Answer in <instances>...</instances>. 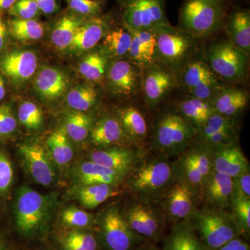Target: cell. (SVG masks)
Returning <instances> with one entry per match:
<instances>
[{"label": "cell", "instance_id": "bcb514c9", "mask_svg": "<svg viewBox=\"0 0 250 250\" xmlns=\"http://www.w3.org/2000/svg\"><path fill=\"white\" fill-rule=\"evenodd\" d=\"M17 128V121L8 105L0 106V139L10 136Z\"/></svg>", "mask_w": 250, "mask_h": 250}, {"label": "cell", "instance_id": "d6986e66", "mask_svg": "<svg viewBox=\"0 0 250 250\" xmlns=\"http://www.w3.org/2000/svg\"><path fill=\"white\" fill-rule=\"evenodd\" d=\"M107 78L110 88L117 95L129 96L139 88V73L134 65L127 61L113 62L108 67Z\"/></svg>", "mask_w": 250, "mask_h": 250}, {"label": "cell", "instance_id": "836d02e7", "mask_svg": "<svg viewBox=\"0 0 250 250\" xmlns=\"http://www.w3.org/2000/svg\"><path fill=\"white\" fill-rule=\"evenodd\" d=\"M10 33L15 39L21 41H38L44 34L42 23L37 20H22L13 18L9 22Z\"/></svg>", "mask_w": 250, "mask_h": 250}, {"label": "cell", "instance_id": "ee69618b", "mask_svg": "<svg viewBox=\"0 0 250 250\" xmlns=\"http://www.w3.org/2000/svg\"><path fill=\"white\" fill-rule=\"evenodd\" d=\"M40 10L34 0H18L9 9V13L14 18L22 20L36 19L40 14Z\"/></svg>", "mask_w": 250, "mask_h": 250}, {"label": "cell", "instance_id": "8fae6325", "mask_svg": "<svg viewBox=\"0 0 250 250\" xmlns=\"http://www.w3.org/2000/svg\"><path fill=\"white\" fill-rule=\"evenodd\" d=\"M210 69L229 82H238L246 75L248 56L229 41L210 46L207 53Z\"/></svg>", "mask_w": 250, "mask_h": 250}, {"label": "cell", "instance_id": "f907efd6", "mask_svg": "<svg viewBox=\"0 0 250 250\" xmlns=\"http://www.w3.org/2000/svg\"><path fill=\"white\" fill-rule=\"evenodd\" d=\"M8 27L6 23L0 18V52L4 49L7 37Z\"/></svg>", "mask_w": 250, "mask_h": 250}, {"label": "cell", "instance_id": "60d3db41", "mask_svg": "<svg viewBox=\"0 0 250 250\" xmlns=\"http://www.w3.org/2000/svg\"><path fill=\"white\" fill-rule=\"evenodd\" d=\"M18 119L21 124L31 130L40 129L43 124V115L36 104L25 102L18 111Z\"/></svg>", "mask_w": 250, "mask_h": 250}, {"label": "cell", "instance_id": "681fc988", "mask_svg": "<svg viewBox=\"0 0 250 250\" xmlns=\"http://www.w3.org/2000/svg\"><path fill=\"white\" fill-rule=\"evenodd\" d=\"M215 250H250V248L246 241L238 237Z\"/></svg>", "mask_w": 250, "mask_h": 250}, {"label": "cell", "instance_id": "d6a6232c", "mask_svg": "<svg viewBox=\"0 0 250 250\" xmlns=\"http://www.w3.org/2000/svg\"><path fill=\"white\" fill-rule=\"evenodd\" d=\"M47 146L54 161L59 165H67L73 158V149L64 129L54 131L49 136Z\"/></svg>", "mask_w": 250, "mask_h": 250}, {"label": "cell", "instance_id": "cb8c5ba5", "mask_svg": "<svg viewBox=\"0 0 250 250\" xmlns=\"http://www.w3.org/2000/svg\"><path fill=\"white\" fill-rule=\"evenodd\" d=\"M227 34L229 41L247 56L250 52V13L241 9L230 15L227 21Z\"/></svg>", "mask_w": 250, "mask_h": 250}, {"label": "cell", "instance_id": "8d00e7d4", "mask_svg": "<svg viewBox=\"0 0 250 250\" xmlns=\"http://www.w3.org/2000/svg\"><path fill=\"white\" fill-rule=\"evenodd\" d=\"M92 116L84 112L76 111L66 117L64 130L76 142L84 141L92 128Z\"/></svg>", "mask_w": 250, "mask_h": 250}, {"label": "cell", "instance_id": "ba28073f", "mask_svg": "<svg viewBox=\"0 0 250 250\" xmlns=\"http://www.w3.org/2000/svg\"><path fill=\"white\" fill-rule=\"evenodd\" d=\"M121 5L128 30L155 31L170 25L166 17L165 0H122Z\"/></svg>", "mask_w": 250, "mask_h": 250}, {"label": "cell", "instance_id": "f35d334b", "mask_svg": "<svg viewBox=\"0 0 250 250\" xmlns=\"http://www.w3.org/2000/svg\"><path fill=\"white\" fill-rule=\"evenodd\" d=\"M214 74L207 64L202 62L190 63L184 74V81L187 88L191 92L207 81L215 78Z\"/></svg>", "mask_w": 250, "mask_h": 250}, {"label": "cell", "instance_id": "db71d44e", "mask_svg": "<svg viewBox=\"0 0 250 250\" xmlns=\"http://www.w3.org/2000/svg\"><path fill=\"white\" fill-rule=\"evenodd\" d=\"M6 90H5L4 82L2 77L0 76V101L4 98Z\"/></svg>", "mask_w": 250, "mask_h": 250}, {"label": "cell", "instance_id": "484cf974", "mask_svg": "<svg viewBox=\"0 0 250 250\" xmlns=\"http://www.w3.org/2000/svg\"><path fill=\"white\" fill-rule=\"evenodd\" d=\"M248 103V95L246 92L232 88L219 90L210 101L214 113L230 118L241 113L246 107Z\"/></svg>", "mask_w": 250, "mask_h": 250}, {"label": "cell", "instance_id": "7bdbcfd3", "mask_svg": "<svg viewBox=\"0 0 250 250\" xmlns=\"http://www.w3.org/2000/svg\"><path fill=\"white\" fill-rule=\"evenodd\" d=\"M69 9L74 14L85 18L98 16L101 13L103 0H65Z\"/></svg>", "mask_w": 250, "mask_h": 250}, {"label": "cell", "instance_id": "f6af8a7d", "mask_svg": "<svg viewBox=\"0 0 250 250\" xmlns=\"http://www.w3.org/2000/svg\"><path fill=\"white\" fill-rule=\"evenodd\" d=\"M236 200H250V169L232 178V201Z\"/></svg>", "mask_w": 250, "mask_h": 250}, {"label": "cell", "instance_id": "7402d4cb", "mask_svg": "<svg viewBox=\"0 0 250 250\" xmlns=\"http://www.w3.org/2000/svg\"><path fill=\"white\" fill-rule=\"evenodd\" d=\"M161 250H206L189 220L172 224Z\"/></svg>", "mask_w": 250, "mask_h": 250}, {"label": "cell", "instance_id": "4316f807", "mask_svg": "<svg viewBox=\"0 0 250 250\" xmlns=\"http://www.w3.org/2000/svg\"><path fill=\"white\" fill-rule=\"evenodd\" d=\"M88 18L70 13L62 15L54 24L51 41L56 48L64 50L71 45L77 29Z\"/></svg>", "mask_w": 250, "mask_h": 250}, {"label": "cell", "instance_id": "6da1fadb", "mask_svg": "<svg viewBox=\"0 0 250 250\" xmlns=\"http://www.w3.org/2000/svg\"><path fill=\"white\" fill-rule=\"evenodd\" d=\"M174 181L169 158L147 150L129 171L123 184L134 198L158 204Z\"/></svg>", "mask_w": 250, "mask_h": 250}, {"label": "cell", "instance_id": "7a4b0ae2", "mask_svg": "<svg viewBox=\"0 0 250 250\" xmlns=\"http://www.w3.org/2000/svg\"><path fill=\"white\" fill-rule=\"evenodd\" d=\"M197 129L178 113H162L154 125L149 142L151 152L166 157H177L196 138Z\"/></svg>", "mask_w": 250, "mask_h": 250}, {"label": "cell", "instance_id": "7c38bea8", "mask_svg": "<svg viewBox=\"0 0 250 250\" xmlns=\"http://www.w3.org/2000/svg\"><path fill=\"white\" fill-rule=\"evenodd\" d=\"M156 36L155 55L163 62L176 64L187 57L192 49L191 36L166 26L154 31Z\"/></svg>", "mask_w": 250, "mask_h": 250}, {"label": "cell", "instance_id": "9c48e42d", "mask_svg": "<svg viewBox=\"0 0 250 250\" xmlns=\"http://www.w3.org/2000/svg\"><path fill=\"white\" fill-rule=\"evenodd\" d=\"M98 223L99 241L106 250H134L147 242L129 228L121 210L116 207L108 208Z\"/></svg>", "mask_w": 250, "mask_h": 250}, {"label": "cell", "instance_id": "2e32d148", "mask_svg": "<svg viewBox=\"0 0 250 250\" xmlns=\"http://www.w3.org/2000/svg\"><path fill=\"white\" fill-rule=\"evenodd\" d=\"M213 170L234 178L250 170V164L238 143L218 146L212 153Z\"/></svg>", "mask_w": 250, "mask_h": 250}, {"label": "cell", "instance_id": "d4e9b609", "mask_svg": "<svg viewBox=\"0 0 250 250\" xmlns=\"http://www.w3.org/2000/svg\"><path fill=\"white\" fill-rule=\"evenodd\" d=\"M118 121L122 125L125 134L136 146L144 147L148 136V126L144 116L135 107L123 108L118 112Z\"/></svg>", "mask_w": 250, "mask_h": 250}, {"label": "cell", "instance_id": "ab89813d", "mask_svg": "<svg viewBox=\"0 0 250 250\" xmlns=\"http://www.w3.org/2000/svg\"><path fill=\"white\" fill-rule=\"evenodd\" d=\"M61 220L67 229L90 230L89 228L95 223L93 215L77 208H69L64 210Z\"/></svg>", "mask_w": 250, "mask_h": 250}, {"label": "cell", "instance_id": "1f68e13d", "mask_svg": "<svg viewBox=\"0 0 250 250\" xmlns=\"http://www.w3.org/2000/svg\"><path fill=\"white\" fill-rule=\"evenodd\" d=\"M108 57L106 52H91L82 59L80 64V72L85 80L100 82L107 70Z\"/></svg>", "mask_w": 250, "mask_h": 250}, {"label": "cell", "instance_id": "74e56055", "mask_svg": "<svg viewBox=\"0 0 250 250\" xmlns=\"http://www.w3.org/2000/svg\"><path fill=\"white\" fill-rule=\"evenodd\" d=\"M237 128L236 120L234 118H230L222 116L218 113H213L208 118L205 124L197 130L195 141H202L211 135L221 132L225 130L232 129Z\"/></svg>", "mask_w": 250, "mask_h": 250}, {"label": "cell", "instance_id": "52a82bcc", "mask_svg": "<svg viewBox=\"0 0 250 250\" xmlns=\"http://www.w3.org/2000/svg\"><path fill=\"white\" fill-rule=\"evenodd\" d=\"M121 213L129 228L146 241H158L164 234L167 222L158 204L134 198Z\"/></svg>", "mask_w": 250, "mask_h": 250}, {"label": "cell", "instance_id": "9a60e30c", "mask_svg": "<svg viewBox=\"0 0 250 250\" xmlns=\"http://www.w3.org/2000/svg\"><path fill=\"white\" fill-rule=\"evenodd\" d=\"M200 207L231 211L232 178L212 170L201 190Z\"/></svg>", "mask_w": 250, "mask_h": 250}, {"label": "cell", "instance_id": "3957f363", "mask_svg": "<svg viewBox=\"0 0 250 250\" xmlns=\"http://www.w3.org/2000/svg\"><path fill=\"white\" fill-rule=\"evenodd\" d=\"M206 250H215L242 233L231 211L200 207L188 220Z\"/></svg>", "mask_w": 250, "mask_h": 250}, {"label": "cell", "instance_id": "ac0fdd59", "mask_svg": "<svg viewBox=\"0 0 250 250\" xmlns=\"http://www.w3.org/2000/svg\"><path fill=\"white\" fill-rule=\"evenodd\" d=\"M38 65L36 54L31 50H16L0 59V70L16 82H25L35 73Z\"/></svg>", "mask_w": 250, "mask_h": 250}, {"label": "cell", "instance_id": "f1b7e54d", "mask_svg": "<svg viewBox=\"0 0 250 250\" xmlns=\"http://www.w3.org/2000/svg\"><path fill=\"white\" fill-rule=\"evenodd\" d=\"M59 250H99L98 234L92 230L67 229L57 238Z\"/></svg>", "mask_w": 250, "mask_h": 250}, {"label": "cell", "instance_id": "f546056e", "mask_svg": "<svg viewBox=\"0 0 250 250\" xmlns=\"http://www.w3.org/2000/svg\"><path fill=\"white\" fill-rule=\"evenodd\" d=\"M178 113L197 130L214 113L210 102L192 98L179 104Z\"/></svg>", "mask_w": 250, "mask_h": 250}, {"label": "cell", "instance_id": "4dcf8cb0", "mask_svg": "<svg viewBox=\"0 0 250 250\" xmlns=\"http://www.w3.org/2000/svg\"><path fill=\"white\" fill-rule=\"evenodd\" d=\"M119 194L118 187L108 184L83 186L79 192V200L85 208L92 209Z\"/></svg>", "mask_w": 250, "mask_h": 250}, {"label": "cell", "instance_id": "d590c367", "mask_svg": "<svg viewBox=\"0 0 250 250\" xmlns=\"http://www.w3.org/2000/svg\"><path fill=\"white\" fill-rule=\"evenodd\" d=\"M98 92L90 85H78L67 93L68 106L77 111L84 112L93 107L98 101Z\"/></svg>", "mask_w": 250, "mask_h": 250}, {"label": "cell", "instance_id": "5b68a950", "mask_svg": "<svg viewBox=\"0 0 250 250\" xmlns=\"http://www.w3.org/2000/svg\"><path fill=\"white\" fill-rule=\"evenodd\" d=\"M226 0H186L179 22L184 32L195 37L210 35L225 21Z\"/></svg>", "mask_w": 250, "mask_h": 250}, {"label": "cell", "instance_id": "c3c4849f", "mask_svg": "<svg viewBox=\"0 0 250 250\" xmlns=\"http://www.w3.org/2000/svg\"><path fill=\"white\" fill-rule=\"evenodd\" d=\"M41 13L45 15H52L59 9L57 0H34Z\"/></svg>", "mask_w": 250, "mask_h": 250}, {"label": "cell", "instance_id": "e575fe53", "mask_svg": "<svg viewBox=\"0 0 250 250\" xmlns=\"http://www.w3.org/2000/svg\"><path fill=\"white\" fill-rule=\"evenodd\" d=\"M132 36L128 29L122 28L108 31L104 36L103 45L107 55L121 57L128 54Z\"/></svg>", "mask_w": 250, "mask_h": 250}, {"label": "cell", "instance_id": "b9f144b4", "mask_svg": "<svg viewBox=\"0 0 250 250\" xmlns=\"http://www.w3.org/2000/svg\"><path fill=\"white\" fill-rule=\"evenodd\" d=\"M231 212L241 229L242 235L249 236L250 200H233L231 202Z\"/></svg>", "mask_w": 250, "mask_h": 250}, {"label": "cell", "instance_id": "7dc6e473", "mask_svg": "<svg viewBox=\"0 0 250 250\" xmlns=\"http://www.w3.org/2000/svg\"><path fill=\"white\" fill-rule=\"evenodd\" d=\"M14 180V170L9 158L0 152V194L7 192Z\"/></svg>", "mask_w": 250, "mask_h": 250}, {"label": "cell", "instance_id": "83f0119b", "mask_svg": "<svg viewBox=\"0 0 250 250\" xmlns=\"http://www.w3.org/2000/svg\"><path fill=\"white\" fill-rule=\"evenodd\" d=\"M92 142L103 148L121 142L125 133L118 118L106 116L102 118L90 129Z\"/></svg>", "mask_w": 250, "mask_h": 250}, {"label": "cell", "instance_id": "30bf717a", "mask_svg": "<svg viewBox=\"0 0 250 250\" xmlns=\"http://www.w3.org/2000/svg\"><path fill=\"white\" fill-rule=\"evenodd\" d=\"M200 192L185 182L174 181L161 197L159 205L167 223L190 220L201 204Z\"/></svg>", "mask_w": 250, "mask_h": 250}, {"label": "cell", "instance_id": "816d5d0a", "mask_svg": "<svg viewBox=\"0 0 250 250\" xmlns=\"http://www.w3.org/2000/svg\"><path fill=\"white\" fill-rule=\"evenodd\" d=\"M18 0H0V10H9Z\"/></svg>", "mask_w": 250, "mask_h": 250}, {"label": "cell", "instance_id": "11a10c76", "mask_svg": "<svg viewBox=\"0 0 250 250\" xmlns=\"http://www.w3.org/2000/svg\"><path fill=\"white\" fill-rule=\"evenodd\" d=\"M0 250H9L5 244L4 242L1 238H0Z\"/></svg>", "mask_w": 250, "mask_h": 250}, {"label": "cell", "instance_id": "4fadbf2b", "mask_svg": "<svg viewBox=\"0 0 250 250\" xmlns=\"http://www.w3.org/2000/svg\"><path fill=\"white\" fill-rule=\"evenodd\" d=\"M147 150L138 146H110L92 152L90 159L112 170L127 174Z\"/></svg>", "mask_w": 250, "mask_h": 250}, {"label": "cell", "instance_id": "f5cc1de1", "mask_svg": "<svg viewBox=\"0 0 250 250\" xmlns=\"http://www.w3.org/2000/svg\"><path fill=\"white\" fill-rule=\"evenodd\" d=\"M134 250H161V249L153 246V244H149V242H146V243L136 247Z\"/></svg>", "mask_w": 250, "mask_h": 250}, {"label": "cell", "instance_id": "ffe728a7", "mask_svg": "<svg viewBox=\"0 0 250 250\" xmlns=\"http://www.w3.org/2000/svg\"><path fill=\"white\" fill-rule=\"evenodd\" d=\"M69 80L62 70L53 67H44L34 81L36 92L47 101L58 100L67 91Z\"/></svg>", "mask_w": 250, "mask_h": 250}, {"label": "cell", "instance_id": "277c9868", "mask_svg": "<svg viewBox=\"0 0 250 250\" xmlns=\"http://www.w3.org/2000/svg\"><path fill=\"white\" fill-rule=\"evenodd\" d=\"M52 204L48 197L22 187L16 205V228L24 238L42 236L47 231Z\"/></svg>", "mask_w": 250, "mask_h": 250}, {"label": "cell", "instance_id": "5bb4252c", "mask_svg": "<svg viewBox=\"0 0 250 250\" xmlns=\"http://www.w3.org/2000/svg\"><path fill=\"white\" fill-rule=\"evenodd\" d=\"M19 152L26 168L37 183L48 187L55 179L54 166L49 154L38 143H23Z\"/></svg>", "mask_w": 250, "mask_h": 250}, {"label": "cell", "instance_id": "8992f818", "mask_svg": "<svg viewBox=\"0 0 250 250\" xmlns=\"http://www.w3.org/2000/svg\"><path fill=\"white\" fill-rule=\"evenodd\" d=\"M213 149L194 140L183 153L172 162L175 181L185 182L200 192L213 170Z\"/></svg>", "mask_w": 250, "mask_h": 250}, {"label": "cell", "instance_id": "e0dca14e", "mask_svg": "<svg viewBox=\"0 0 250 250\" xmlns=\"http://www.w3.org/2000/svg\"><path fill=\"white\" fill-rule=\"evenodd\" d=\"M143 80L146 103L151 109L156 108L173 86L174 77L170 72L152 62L147 65Z\"/></svg>", "mask_w": 250, "mask_h": 250}, {"label": "cell", "instance_id": "603a6c76", "mask_svg": "<svg viewBox=\"0 0 250 250\" xmlns=\"http://www.w3.org/2000/svg\"><path fill=\"white\" fill-rule=\"evenodd\" d=\"M77 175L83 186L108 184L118 187L124 183L127 174L89 161L80 166Z\"/></svg>", "mask_w": 250, "mask_h": 250}, {"label": "cell", "instance_id": "44dd1931", "mask_svg": "<svg viewBox=\"0 0 250 250\" xmlns=\"http://www.w3.org/2000/svg\"><path fill=\"white\" fill-rule=\"evenodd\" d=\"M107 22L103 18H86L77 29L70 49L74 52H83L94 48L106 35Z\"/></svg>", "mask_w": 250, "mask_h": 250}]
</instances>
